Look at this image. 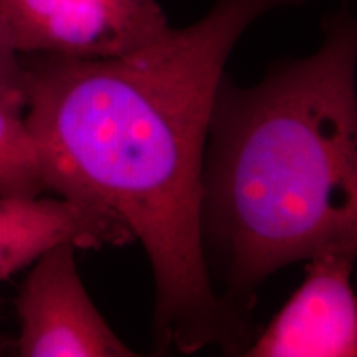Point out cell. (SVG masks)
<instances>
[{
    "label": "cell",
    "instance_id": "cell-1",
    "mask_svg": "<svg viewBox=\"0 0 357 357\" xmlns=\"http://www.w3.org/2000/svg\"><path fill=\"white\" fill-rule=\"evenodd\" d=\"M298 2L215 0L200 20L119 56L20 55L45 192L109 212L142 245L160 352L242 356L253 339L205 260V146L235 45L265 13Z\"/></svg>",
    "mask_w": 357,
    "mask_h": 357
},
{
    "label": "cell",
    "instance_id": "cell-2",
    "mask_svg": "<svg viewBox=\"0 0 357 357\" xmlns=\"http://www.w3.org/2000/svg\"><path fill=\"white\" fill-rule=\"evenodd\" d=\"M357 24L346 6L314 53L276 61L260 83L223 75L202 174L204 253L220 296L250 314L281 268L357 255Z\"/></svg>",
    "mask_w": 357,
    "mask_h": 357
},
{
    "label": "cell",
    "instance_id": "cell-3",
    "mask_svg": "<svg viewBox=\"0 0 357 357\" xmlns=\"http://www.w3.org/2000/svg\"><path fill=\"white\" fill-rule=\"evenodd\" d=\"M20 55L111 58L171 30L159 0H0Z\"/></svg>",
    "mask_w": 357,
    "mask_h": 357
},
{
    "label": "cell",
    "instance_id": "cell-4",
    "mask_svg": "<svg viewBox=\"0 0 357 357\" xmlns=\"http://www.w3.org/2000/svg\"><path fill=\"white\" fill-rule=\"evenodd\" d=\"M77 247L60 243L32 265L15 298L20 357H136L102 318L78 273Z\"/></svg>",
    "mask_w": 357,
    "mask_h": 357
},
{
    "label": "cell",
    "instance_id": "cell-5",
    "mask_svg": "<svg viewBox=\"0 0 357 357\" xmlns=\"http://www.w3.org/2000/svg\"><path fill=\"white\" fill-rule=\"evenodd\" d=\"M356 255L323 252L306 261L300 288L243 351L247 357L357 356V300L351 283Z\"/></svg>",
    "mask_w": 357,
    "mask_h": 357
},
{
    "label": "cell",
    "instance_id": "cell-6",
    "mask_svg": "<svg viewBox=\"0 0 357 357\" xmlns=\"http://www.w3.org/2000/svg\"><path fill=\"white\" fill-rule=\"evenodd\" d=\"M60 243L100 250L131 245L134 238L101 208L61 197L0 195V281L10 280Z\"/></svg>",
    "mask_w": 357,
    "mask_h": 357
},
{
    "label": "cell",
    "instance_id": "cell-7",
    "mask_svg": "<svg viewBox=\"0 0 357 357\" xmlns=\"http://www.w3.org/2000/svg\"><path fill=\"white\" fill-rule=\"evenodd\" d=\"M43 192L37 147L24 113L0 108V195L38 197Z\"/></svg>",
    "mask_w": 357,
    "mask_h": 357
},
{
    "label": "cell",
    "instance_id": "cell-8",
    "mask_svg": "<svg viewBox=\"0 0 357 357\" xmlns=\"http://www.w3.org/2000/svg\"><path fill=\"white\" fill-rule=\"evenodd\" d=\"M25 105V71L20 53L0 20V108L24 113Z\"/></svg>",
    "mask_w": 357,
    "mask_h": 357
},
{
    "label": "cell",
    "instance_id": "cell-9",
    "mask_svg": "<svg viewBox=\"0 0 357 357\" xmlns=\"http://www.w3.org/2000/svg\"><path fill=\"white\" fill-rule=\"evenodd\" d=\"M0 310H2V298H0ZM10 347H12L10 341H8V339L2 334V331H0V356L6 354V352L10 349Z\"/></svg>",
    "mask_w": 357,
    "mask_h": 357
}]
</instances>
